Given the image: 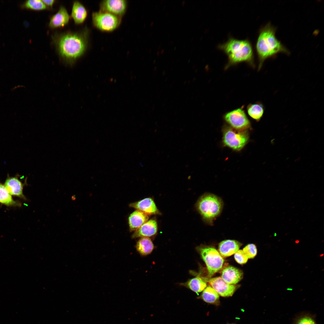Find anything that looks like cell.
Returning <instances> with one entry per match:
<instances>
[{
	"instance_id": "f6af8a7d",
	"label": "cell",
	"mask_w": 324,
	"mask_h": 324,
	"mask_svg": "<svg viewBox=\"0 0 324 324\" xmlns=\"http://www.w3.org/2000/svg\"><path fill=\"white\" fill-rule=\"evenodd\" d=\"M155 61H156V60H154V63H155Z\"/></svg>"
},
{
	"instance_id": "30bf717a",
	"label": "cell",
	"mask_w": 324,
	"mask_h": 324,
	"mask_svg": "<svg viewBox=\"0 0 324 324\" xmlns=\"http://www.w3.org/2000/svg\"><path fill=\"white\" fill-rule=\"evenodd\" d=\"M70 19L67 9L62 5L57 12L51 17L49 26L52 29L62 27L68 24Z\"/></svg>"
},
{
	"instance_id": "ab89813d",
	"label": "cell",
	"mask_w": 324,
	"mask_h": 324,
	"mask_svg": "<svg viewBox=\"0 0 324 324\" xmlns=\"http://www.w3.org/2000/svg\"><path fill=\"white\" fill-rule=\"evenodd\" d=\"M193 39H194L193 37L192 38H191V41H192L193 40Z\"/></svg>"
},
{
	"instance_id": "9a60e30c",
	"label": "cell",
	"mask_w": 324,
	"mask_h": 324,
	"mask_svg": "<svg viewBox=\"0 0 324 324\" xmlns=\"http://www.w3.org/2000/svg\"><path fill=\"white\" fill-rule=\"evenodd\" d=\"M242 244L234 240H223L219 244L218 251L222 256L227 257L235 254L242 246Z\"/></svg>"
},
{
	"instance_id": "4dcf8cb0",
	"label": "cell",
	"mask_w": 324,
	"mask_h": 324,
	"mask_svg": "<svg viewBox=\"0 0 324 324\" xmlns=\"http://www.w3.org/2000/svg\"><path fill=\"white\" fill-rule=\"evenodd\" d=\"M161 44H160V45H159V46L158 47V50H159L160 49V48L161 47Z\"/></svg>"
},
{
	"instance_id": "d4e9b609",
	"label": "cell",
	"mask_w": 324,
	"mask_h": 324,
	"mask_svg": "<svg viewBox=\"0 0 324 324\" xmlns=\"http://www.w3.org/2000/svg\"><path fill=\"white\" fill-rule=\"evenodd\" d=\"M243 250L248 259L253 258L257 253L256 246L253 244H249L247 245L244 248Z\"/></svg>"
},
{
	"instance_id": "83f0119b",
	"label": "cell",
	"mask_w": 324,
	"mask_h": 324,
	"mask_svg": "<svg viewBox=\"0 0 324 324\" xmlns=\"http://www.w3.org/2000/svg\"><path fill=\"white\" fill-rule=\"evenodd\" d=\"M42 1L48 9L52 8L56 2V1L54 0H42Z\"/></svg>"
},
{
	"instance_id": "7c38bea8",
	"label": "cell",
	"mask_w": 324,
	"mask_h": 324,
	"mask_svg": "<svg viewBox=\"0 0 324 324\" xmlns=\"http://www.w3.org/2000/svg\"><path fill=\"white\" fill-rule=\"evenodd\" d=\"M129 206L147 215L159 213L155 204L152 199L147 198L130 204Z\"/></svg>"
},
{
	"instance_id": "603a6c76",
	"label": "cell",
	"mask_w": 324,
	"mask_h": 324,
	"mask_svg": "<svg viewBox=\"0 0 324 324\" xmlns=\"http://www.w3.org/2000/svg\"><path fill=\"white\" fill-rule=\"evenodd\" d=\"M186 285L191 290L196 293L202 291L207 286L206 283L198 277L190 279L187 283Z\"/></svg>"
},
{
	"instance_id": "9c48e42d",
	"label": "cell",
	"mask_w": 324,
	"mask_h": 324,
	"mask_svg": "<svg viewBox=\"0 0 324 324\" xmlns=\"http://www.w3.org/2000/svg\"><path fill=\"white\" fill-rule=\"evenodd\" d=\"M208 282L219 295L222 297L232 296L236 288V286L227 283L221 277L210 279Z\"/></svg>"
},
{
	"instance_id": "2e32d148",
	"label": "cell",
	"mask_w": 324,
	"mask_h": 324,
	"mask_svg": "<svg viewBox=\"0 0 324 324\" xmlns=\"http://www.w3.org/2000/svg\"><path fill=\"white\" fill-rule=\"evenodd\" d=\"M243 273L240 269L232 266H228L222 271L221 277L226 283L235 284L242 278Z\"/></svg>"
},
{
	"instance_id": "8d00e7d4",
	"label": "cell",
	"mask_w": 324,
	"mask_h": 324,
	"mask_svg": "<svg viewBox=\"0 0 324 324\" xmlns=\"http://www.w3.org/2000/svg\"><path fill=\"white\" fill-rule=\"evenodd\" d=\"M299 242V241H298V240H296V243H298Z\"/></svg>"
},
{
	"instance_id": "b9f144b4",
	"label": "cell",
	"mask_w": 324,
	"mask_h": 324,
	"mask_svg": "<svg viewBox=\"0 0 324 324\" xmlns=\"http://www.w3.org/2000/svg\"><path fill=\"white\" fill-rule=\"evenodd\" d=\"M157 45H156V46H155V48H157Z\"/></svg>"
},
{
	"instance_id": "ac0fdd59",
	"label": "cell",
	"mask_w": 324,
	"mask_h": 324,
	"mask_svg": "<svg viewBox=\"0 0 324 324\" xmlns=\"http://www.w3.org/2000/svg\"><path fill=\"white\" fill-rule=\"evenodd\" d=\"M148 219V215L138 210L135 211L131 213L128 218L130 229L131 231H135Z\"/></svg>"
},
{
	"instance_id": "3957f363",
	"label": "cell",
	"mask_w": 324,
	"mask_h": 324,
	"mask_svg": "<svg viewBox=\"0 0 324 324\" xmlns=\"http://www.w3.org/2000/svg\"><path fill=\"white\" fill-rule=\"evenodd\" d=\"M219 46L228 57V62L226 68L243 62L254 66L253 48L248 40L231 38Z\"/></svg>"
},
{
	"instance_id": "484cf974",
	"label": "cell",
	"mask_w": 324,
	"mask_h": 324,
	"mask_svg": "<svg viewBox=\"0 0 324 324\" xmlns=\"http://www.w3.org/2000/svg\"><path fill=\"white\" fill-rule=\"evenodd\" d=\"M235 260L240 264H245L248 261V258L242 250H238L234 255Z\"/></svg>"
},
{
	"instance_id": "836d02e7",
	"label": "cell",
	"mask_w": 324,
	"mask_h": 324,
	"mask_svg": "<svg viewBox=\"0 0 324 324\" xmlns=\"http://www.w3.org/2000/svg\"><path fill=\"white\" fill-rule=\"evenodd\" d=\"M159 54H160V52H159V51H158L157 52L156 54H157V56H158V55H159Z\"/></svg>"
},
{
	"instance_id": "52a82bcc",
	"label": "cell",
	"mask_w": 324,
	"mask_h": 324,
	"mask_svg": "<svg viewBox=\"0 0 324 324\" xmlns=\"http://www.w3.org/2000/svg\"><path fill=\"white\" fill-rule=\"evenodd\" d=\"M92 18L94 25L98 29L104 31L114 30L119 22L117 16L103 11L93 13Z\"/></svg>"
},
{
	"instance_id": "f35d334b",
	"label": "cell",
	"mask_w": 324,
	"mask_h": 324,
	"mask_svg": "<svg viewBox=\"0 0 324 324\" xmlns=\"http://www.w3.org/2000/svg\"><path fill=\"white\" fill-rule=\"evenodd\" d=\"M164 2V0H161V1H160V3H162V2Z\"/></svg>"
},
{
	"instance_id": "60d3db41",
	"label": "cell",
	"mask_w": 324,
	"mask_h": 324,
	"mask_svg": "<svg viewBox=\"0 0 324 324\" xmlns=\"http://www.w3.org/2000/svg\"><path fill=\"white\" fill-rule=\"evenodd\" d=\"M192 51H193V49H191V51H190V52L191 53H192Z\"/></svg>"
},
{
	"instance_id": "bcb514c9",
	"label": "cell",
	"mask_w": 324,
	"mask_h": 324,
	"mask_svg": "<svg viewBox=\"0 0 324 324\" xmlns=\"http://www.w3.org/2000/svg\"><path fill=\"white\" fill-rule=\"evenodd\" d=\"M185 45H184V47H185Z\"/></svg>"
},
{
	"instance_id": "8fae6325",
	"label": "cell",
	"mask_w": 324,
	"mask_h": 324,
	"mask_svg": "<svg viewBox=\"0 0 324 324\" xmlns=\"http://www.w3.org/2000/svg\"><path fill=\"white\" fill-rule=\"evenodd\" d=\"M103 11L115 15L123 14L126 9V2L123 0H107L101 4Z\"/></svg>"
},
{
	"instance_id": "7a4b0ae2",
	"label": "cell",
	"mask_w": 324,
	"mask_h": 324,
	"mask_svg": "<svg viewBox=\"0 0 324 324\" xmlns=\"http://www.w3.org/2000/svg\"><path fill=\"white\" fill-rule=\"evenodd\" d=\"M275 31V28L268 23L260 32L256 45L259 60V70L266 59L279 53H289L288 50L276 38Z\"/></svg>"
},
{
	"instance_id": "44dd1931",
	"label": "cell",
	"mask_w": 324,
	"mask_h": 324,
	"mask_svg": "<svg viewBox=\"0 0 324 324\" xmlns=\"http://www.w3.org/2000/svg\"><path fill=\"white\" fill-rule=\"evenodd\" d=\"M264 110L263 105L260 102L249 104L247 107L249 116L257 121H259L262 117Z\"/></svg>"
},
{
	"instance_id": "7402d4cb",
	"label": "cell",
	"mask_w": 324,
	"mask_h": 324,
	"mask_svg": "<svg viewBox=\"0 0 324 324\" xmlns=\"http://www.w3.org/2000/svg\"><path fill=\"white\" fill-rule=\"evenodd\" d=\"M201 297L205 302L211 304H216L219 301V294L210 286H208L203 290Z\"/></svg>"
},
{
	"instance_id": "d590c367",
	"label": "cell",
	"mask_w": 324,
	"mask_h": 324,
	"mask_svg": "<svg viewBox=\"0 0 324 324\" xmlns=\"http://www.w3.org/2000/svg\"><path fill=\"white\" fill-rule=\"evenodd\" d=\"M165 8H166V6L165 5L163 7V10H164L165 9Z\"/></svg>"
},
{
	"instance_id": "d6986e66",
	"label": "cell",
	"mask_w": 324,
	"mask_h": 324,
	"mask_svg": "<svg viewBox=\"0 0 324 324\" xmlns=\"http://www.w3.org/2000/svg\"><path fill=\"white\" fill-rule=\"evenodd\" d=\"M136 249L140 254L143 256L150 254L154 248V244L148 237L141 238L136 245Z\"/></svg>"
},
{
	"instance_id": "d6a6232c",
	"label": "cell",
	"mask_w": 324,
	"mask_h": 324,
	"mask_svg": "<svg viewBox=\"0 0 324 324\" xmlns=\"http://www.w3.org/2000/svg\"><path fill=\"white\" fill-rule=\"evenodd\" d=\"M173 43H174L173 41V40H172V41H171V42H170V45H172V44H173Z\"/></svg>"
},
{
	"instance_id": "e575fe53",
	"label": "cell",
	"mask_w": 324,
	"mask_h": 324,
	"mask_svg": "<svg viewBox=\"0 0 324 324\" xmlns=\"http://www.w3.org/2000/svg\"><path fill=\"white\" fill-rule=\"evenodd\" d=\"M153 24H154V22H152L151 23V24H150V25H151V26H153Z\"/></svg>"
},
{
	"instance_id": "6da1fadb",
	"label": "cell",
	"mask_w": 324,
	"mask_h": 324,
	"mask_svg": "<svg viewBox=\"0 0 324 324\" xmlns=\"http://www.w3.org/2000/svg\"><path fill=\"white\" fill-rule=\"evenodd\" d=\"M87 36L85 31L56 33L52 36L58 54L64 64L72 66L83 55L87 46Z\"/></svg>"
},
{
	"instance_id": "e0dca14e",
	"label": "cell",
	"mask_w": 324,
	"mask_h": 324,
	"mask_svg": "<svg viewBox=\"0 0 324 324\" xmlns=\"http://www.w3.org/2000/svg\"><path fill=\"white\" fill-rule=\"evenodd\" d=\"M87 16V10L80 2L75 1L72 5L71 17L75 24L80 25L85 21Z\"/></svg>"
},
{
	"instance_id": "f1b7e54d",
	"label": "cell",
	"mask_w": 324,
	"mask_h": 324,
	"mask_svg": "<svg viewBox=\"0 0 324 324\" xmlns=\"http://www.w3.org/2000/svg\"><path fill=\"white\" fill-rule=\"evenodd\" d=\"M185 1L184 0L182 2V5L183 6H184L185 4Z\"/></svg>"
},
{
	"instance_id": "8992f818",
	"label": "cell",
	"mask_w": 324,
	"mask_h": 324,
	"mask_svg": "<svg viewBox=\"0 0 324 324\" xmlns=\"http://www.w3.org/2000/svg\"><path fill=\"white\" fill-rule=\"evenodd\" d=\"M199 251L207 266L208 276L211 277L222 268L224 260L219 252L213 248H201Z\"/></svg>"
},
{
	"instance_id": "f546056e",
	"label": "cell",
	"mask_w": 324,
	"mask_h": 324,
	"mask_svg": "<svg viewBox=\"0 0 324 324\" xmlns=\"http://www.w3.org/2000/svg\"><path fill=\"white\" fill-rule=\"evenodd\" d=\"M169 14V12L168 11H167V12H166V13H165V16H168V15Z\"/></svg>"
},
{
	"instance_id": "74e56055",
	"label": "cell",
	"mask_w": 324,
	"mask_h": 324,
	"mask_svg": "<svg viewBox=\"0 0 324 324\" xmlns=\"http://www.w3.org/2000/svg\"><path fill=\"white\" fill-rule=\"evenodd\" d=\"M170 41H169V42H168V43H167L168 45H169L170 44Z\"/></svg>"
},
{
	"instance_id": "ffe728a7",
	"label": "cell",
	"mask_w": 324,
	"mask_h": 324,
	"mask_svg": "<svg viewBox=\"0 0 324 324\" xmlns=\"http://www.w3.org/2000/svg\"><path fill=\"white\" fill-rule=\"evenodd\" d=\"M0 203L8 206H20L19 202L14 200L4 184L0 183Z\"/></svg>"
},
{
	"instance_id": "1f68e13d",
	"label": "cell",
	"mask_w": 324,
	"mask_h": 324,
	"mask_svg": "<svg viewBox=\"0 0 324 324\" xmlns=\"http://www.w3.org/2000/svg\"><path fill=\"white\" fill-rule=\"evenodd\" d=\"M164 52V49H162L160 53H161V54H162Z\"/></svg>"
},
{
	"instance_id": "ba28073f",
	"label": "cell",
	"mask_w": 324,
	"mask_h": 324,
	"mask_svg": "<svg viewBox=\"0 0 324 324\" xmlns=\"http://www.w3.org/2000/svg\"><path fill=\"white\" fill-rule=\"evenodd\" d=\"M224 117L230 127L236 130H246L250 127V122L242 108H238L227 112Z\"/></svg>"
},
{
	"instance_id": "5b68a950",
	"label": "cell",
	"mask_w": 324,
	"mask_h": 324,
	"mask_svg": "<svg viewBox=\"0 0 324 324\" xmlns=\"http://www.w3.org/2000/svg\"><path fill=\"white\" fill-rule=\"evenodd\" d=\"M249 136L246 130H241L225 126L223 130V142L226 146L239 151L246 144Z\"/></svg>"
},
{
	"instance_id": "5bb4252c",
	"label": "cell",
	"mask_w": 324,
	"mask_h": 324,
	"mask_svg": "<svg viewBox=\"0 0 324 324\" xmlns=\"http://www.w3.org/2000/svg\"><path fill=\"white\" fill-rule=\"evenodd\" d=\"M158 226L156 221L152 219L147 221L135 231L132 235V238L148 237L154 236L157 233Z\"/></svg>"
},
{
	"instance_id": "7bdbcfd3",
	"label": "cell",
	"mask_w": 324,
	"mask_h": 324,
	"mask_svg": "<svg viewBox=\"0 0 324 324\" xmlns=\"http://www.w3.org/2000/svg\"><path fill=\"white\" fill-rule=\"evenodd\" d=\"M179 59H177V62H178L179 61Z\"/></svg>"
},
{
	"instance_id": "ee69618b",
	"label": "cell",
	"mask_w": 324,
	"mask_h": 324,
	"mask_svg": "<svg viewBox=\"0 0 324 324\" xmlns=\"http://www.w3.org/2000/svg\"><path fill=\"white\" fill-rule=\"evenodd\" d=\"M157 7H158V6H157V5H156V8H157Z\"/></svg>"
},
{
	"instance_id": "cb8c5ba5",
	"label": "cell",
	"mask_w": 324,
	"mask_h": 324,
	"mask_svg": "<svg viewBox=\"0 0 324 324\" xmlns=\"http://www.w3.org/2000/svg\"><path fill=\"white\" fill-rule=\"evenodd\" d=\"M23 8L35 11H40L48 9L42 0H28L25 1L21 5Z\"/></svg>"
},
{
	"instance_id": "277c9868",
	"label": "cell",
	"mask_w": 324,
	"mask_h": 324,
	"mask_svg": "<svg viewBox=\"0 0 324 324\" xmlns=\"http://www.w3.org/2000/svg\"><path fill=\"white\" fill-rule=\"evenodd\" d=\"M224 206L222 199L210 193H206L200 197L196 208L204 221L213 225L214 221L221 214Z\"/></svg>"
},
{
	"instance_id": "4316f807",
	"label": "cell",
	"mask_w": 324,
	"mask_h": 324,
	"mask_svg": "<svg viewBox=\"0 0 324 324\" xmlns=\"http://www.w3.org/2000/svg\"><path fill=\"white\" fill-rule=\"evenodd\" d=\"M295 324H316L314 320L311 316H304L300 317Z\"/></svg>"
},
{
	"instance_id": "4fadbf2b",
	"label": "cell",
	"mask_w": 324,
	"mask_h": 324,
	"mask_svg": "<svg viewBox=\"0 0 324 324\" xmlns=\"http://www.w3.org/2000/svg\"><path fill=\"white\" fill-rule=\"evenodd\" d=\"M4 185L11 195L26 200L23 193V184L17 177H8Z\"/></svg>"
}]
</instances>
